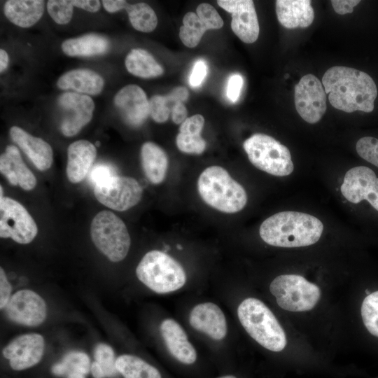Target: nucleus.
I'll use <instances>...</instances> for the list:
<instances>
[{
  "mask_svg": "<svg viewBox=\"0 0 378 378\" xmlns=\"http://www.w3.org/2000/svg\"><path fill=\"white\" fill-rule=\"evenodd\" d=\"M115 176L116 172L113 166L105 163L97 164L90 169L89 181L95 186Z\"/></svg>",
  "mask_w": 378,
  "mask_h": 378,
  "instance_id": "nucleus-40",
  "label": "nucleus"
},
{
  "mask_svg": "<svg viewBox=\"0 0 378 378\" xmlns=\"http://www.w3.org/2000/svg\"><path fill=\"white\" fill-rule=\"evenodd\" d=\"M136 274L140 281L160 294L177 290L186 281L181 264L166 253L157 250L144 255L136 267Z\"/></svg>",
  "mask_w": 378,
  "mask_h": 378,
  "instance_id": "nucleus-5",
  "label": "nucleus"
},
{
  "mask_svg": "<svg viewBox=\"0 0 378 378\" xmlns=\"http://www.w3.org/2000/svg\"><path fill=\"white\" fill-rule=\"evenodd\" d=\"M220 7L231 13V28L244 43L255 42L259 35V23L254 3L251 0H218Z\"/></svg>",
  "mask_w": 378,
  "mask_h": 378,
  "instance_id": "nucleus-15",
  "label": "nucleus"
},
{
  "mask_svg": "<svg viewBox=\"0 0 378 378\" xmlns=\"http://www.w3.org/2000/svg\"><path fill=\"white\" fill-rule=\"evenodd\" d=\"M6 314L13 322L27 326L41 324L46 317L43 299L31 290H20L10 297L5 307Z\"/></svg>",
  "mask_w": 378,
  "mask_h": 378,
  "instance_id": "nucleus-14",
  "label": "nucleus"
},
{
  "mask_svg": "<svg viewBox=\"0 0 378 378\" xmlns=\"http://www.w3.org/2000/svg\"><path fill=\"white\" fill-rule=\"evenodd\" d=\"M12 290L6 273L2 267L0 269V308L4 309L10 298Z\"/></svg>",
  "mask_w": 378,
  "mask_h": 378,
  "instance_id": "nucleus-45",
  "label": "nucleus"
},
{
  "mask_svg": "<svg viewBox=\"0 0 378 378\" xmlns=\"http://www.w3.org/2000/svg\"><path fill=\"white\" fill-rule=\"evenodd\" d=\"M219 378H237V377L233 376V375H225V376H223V377H220Z\"/></svg>",
  "mask_w": 378,
  "mask_h": 378,
  "instance_id": "nucleus-53",
  "label": "nucleus"
},
{
  "mask_svg": "<svg viewBox=\"0 0 378 378\" xmlns=\"http://www.w3.org/2000/svg\"><path fill=\"white\" fill-rule=\"evenodd\" d=\"M66 378H85V375L80 373H70L66 376Z\"/></svg>",
  "mask_w": 378,
  "mask_h": 378,
  "instance_id": "nucleus-52",
  "label": "nucleus"
},
{
  "mask_svg": "<svg viewBox=\"0 0 378 378\" xmlns=\"http://www.w3.org/2000/svg\"><path fill=\"white\" fill-rule=\"evenodd\" d=\"M37 225L27 209L10 197L0 199V236L19 244H29L36 236Z\"/></svg>",
  "mask_w": 378,
  "mask_h": 378,
  "instance_id": "nucleus-9",
  "label": "nucleus"
},
{
  "mask_svg": "<svg viewBox=\"0 0 378 378\" xmlns=\"http://www.w3.org/2000/svg\"><path fill=\"white\" fill-rule=\"evenodd\" d=\"M294 101L297 112L308 123L318 122L326 113V93L313 74L304 75L295 86Z\"/></svg>",
  "mask_w": 378,
  "mask_h": 378,
  "instance_id": "nucleus-11",
  "label": "nucleus"
},
{
  "mask_svg": "<svg viewBox=\"0 0 378 378\" xmlns=\"http://www.w3.org/2000/svg\"><path fill=\"white\" fill-rule=\"evenodd\" d=\"M125 66L130 74L144 78L158 77L164 72L152 55L141 48H134L127 54Z\"/></svg>",
  "mask_w": 378,
  "mask_h": 378,
  "instance_id": "nucleus-28",
  "label": "nucleus"
},
{
  "mask_svg": "<svg viewBox=\"0 0 378 378\" xmlns=\"http://www.w3.org/2000/svg\"><path fill=\"white\" fill-rule=\"evenodd\" d=\"M90 234L96 247L111 261H121L127 255L130 234L124 222L113 212H99L91 223Z\"/></svg>",
  "mask_w": 378,
  "mask_h": 378,
  "instance_id": "nucleus-7",
  "label": "nucleus"
},
{
  "mask_svg": "<svg viewBox=\"0 0 378 378\" xmlns=\"http://www.w3.org/2000/svg\"><path fill=\"white\" fill-rule=\"evenodd\" d=\"M94 193L101 204L111 209L123 211L139 202L143 189L134 178L116 175L96 185Z\"/></svg>",
  "mask_w": 378,
  "mask_h": 378,
  "instance_id": "nucleus-10",
  "label": "nucleus"
},
{
  "mask_svg": "<svg viewBox=\"0 0 378 378\" xmlns=\"http://www.w3.org/2000/svg\"><path fill=\"white\" fill-rule=\"evenodd\" d=\"M90 370L94 378H105L102 369L96 361L92 363Z\"/></svg>",
  "mask_w": 378,
  "mask_h": 378,
  "instance_id": "nucleus-50",
  "label": "nucleus"
},
{
  "mask_svg": "<svg viewBox=\"0 0 378 378\" xmlns=\"http://www.w3.org/2000/svg\"><path fill=\"white\" fill-rule=\"evenodd\" d=\"M288 76H289V75H288V74H286V76H285V78H288Z\"/></svg>",
  "mask_w": 378,
  "mask_h": 378,
  "instance_id": "nucleus-54",
  "label": "nucleus"
},
{
  "mask_svg": "<svg viewBox=\"0 0 378 378\" xmlns=\"http://www.w3.org/2000/svg\"><path fill=\"white\" fill-rule=\"evenodd\" d=\"M66 169L69 181L74 183L83 181L91 169L97 155L95 146L86 140H78L69 146Z\"/></svg>",
  "mask_w": 378,
  "mask_h": 378,
  "instance_id": "nucleus-22",
  "label": "nucleus"
},
{
  "mask_svg": "<svg viewBox=\"0 0 378 378\" xmlns=\"http://www.w3.org/2000/svg\"><path fill=\"white\" fill-rule=\"evenodd\" d=\"M149 111L153 120L159 123L166 122L171 114V109L167 104L165 97L162 95H154L150 98Z\"/></svg>",
  "mask_w": 378,
  "mask_h": 378,
  "instance_id": "nucleus-39",
  "label": "nucleus"
},
{
  "mask_svg": "<svg viewBox=\"0 0 378 378\" xmlns=\"http://www.w3.org/2000/svg\"><path fill=\"white\" fill-rule=\"evenodd\" d=\"M322 84L330 104L346 113L360 111L370 113L374 108L377 89L373 79L365 72L343 66L328 69Z\"/></svg>",
  "mask_w": 378,
  "mask_h": 378,
  "instance_id": "nucleus-1",
  "label": "nucleus"
},
{
  "mask_svg": "<svg viewBox=\"0 0 378 378\" xmlns=\"http://www.w3.org/2000/svg\"><path fill=\"white\" fill-rule=\"evenodd\" d=\"M44 350L43 337L36 333L20 335L10 342L3 350L14 370H23L36 365Z\"/></svg>",
  "mask_w": 378,
  "mask_h": 378,
  "instance_id": "nucleus-16",
  "label": "nucleus"
},
{
  "mask_svg": "<svg viewBox=\"0 0 378 378\" xmlns=\"http://www.w3.org/2000/svg\"><path fill=\"white\" fill-rule=\"evenodd\" d=\"M270 290L278 305L290 312L312 309L321 296L320 288L298 274H282L270 284Z\"/></svg>",
  "mask_w": 378,
  "mask_h": 378,
  "instance_id": "nucleus-8",
  "label": "nucleus"
},
{
  "mask_svg": "<svg viewBox=\"0 0 378 378\" xmlns=\"http://www.w3.org/2000/svg\"><path fill=\"white\" fill-rule=\"evenodd\" d=\"M102 4L105 10L109 13H115L122 9H125L128 3L122 0H104Z\"/></svg>",
  "mask_w": 378,
  "mask_h": 378,
  "instance_id": "nucleus-49",
  "label": "nucleus"
},
{
  "mask_svg": "<svg viewBox=\"0 0 378 378\" xmlns=\"http://www.w3.org/2000/svg\"><path fill=\"white\" fill-rule=\"evenodd\" d=\"M323 231L322 222L303 212L284 211L265 219L259 234L267 244L284 248L310 246L316 243Z\"/></svg>",
  "mask_w": 378,
  "mask_h": 378,
  "instance_id": "nucleus-2",
  "label": "nucleus"
},
{
  "mask_svg": "<svg viewBox=\"0 0 378 378\" xmlns=\"http://www.w3.org/2000/svg\"><path fill=\"white\" fill-rule=\"evenodd\" d=\"M167 104L169 108H172L178 103H183L188 97V91L185 87L179 86L174 88L172 92L165 95Z\"/></svg>",
  "mask_w": 378,
  "mask_h": 378,
  "instance_id": "nucleus-44",
  "label": "nucleus"
},
{
  "mask_svg": "<svg viewBox=\"0 0 378 378\" xmlns=\"http://www.w3.org/2000/svg\"><path fill=\"white\" fill-rule=\"evenodd\" d=\"M9 134L38 169L44 171L51 167L53 153L48 143L17 126L12 127Z\"/></svg>",
  "mask_w": 378,
  "mask_h": 378,
  "instance_id": "nucleus-19",
  "label": "nucleus"
},
{
  "mask_svg": "<svg viewBox=\"0 0 378 378\" xmlns=\"http://www.w3.org/2000/svg\"><path fill=\"white\" fill-rule=\"evenodd\" d=\"M197 190L206 204L221 212H239L247 203L244 187L220 166L209 167L201 173Z\"/></svg>",
  "mask_w": 378,
  "mask_h": 378,
  "instance_id": "nucleus-3",
  "label": "nucleus"
},
{
  "mask_svg": "<svg viewBox=\"0 0 378 378\" xmlns=\"http://www.w3.org/2000/svg\"><path fill=\"white\" fill-rule=\"evenodd\" d=\"M109 47L106 38L95 34L69 38L62 44L64 54L69 56H93L104 53Z\"/></svg>",
  "mask_w": 378,
  "mask_h": 378,
  "instance_id": "nucleus-27",
  "label": "nucleus"
},
{
  "mask_svg": "<svg viewBox=\"0 0 378 378\" xmlns=\"http://www.w3.org/2000/svg\"><path fill=\"white\" fill-rule=\"evenodd\" d=\"M356 149L360 157L378 167V139L362 137L357 141Z\"/></svg>",
  "mask_w": 378,
  "mask_h": 378,
  "instance_id": "nucleus-37",
  "label": "nucleus"
},
{
  "mask_svg": "<svg viewBox=\"0 0 378 378\" xmlns=\"http://www.w3.org/2000/svg\"><path fill=\"white\" fill-rule=\"evenodd\" d=\"M340 191L349 202L358 204L367 200L378 211V177L370 168L357 166L348 170Z\"/></svg>",
  "mask_w": 378,
  "mask_h": 378,
  "instance_id": "nucleus-12",
  "label": "nucleus"
},
{
  "mask_svg": "<svg viewBox=\"0 0 378 378\" xmlns=\"http://www.w3.org/2000/svg\"><path fill=\"white\" fill-rule=\"evenodd\" d=\"M115 367L124 378H162L155 367L133 355L118 356L115 360Z\"/></svg>",
  "mask_w": 378,
  "mask_h": 378,
  "instance_id": "nucleus-29",
  "label": "nucleus"
},
{
  "mask_svg": "<svg viewBox=\"0 0 378 378\" xmlns=\"http://www.w3.org/2000/svg\"><path fill=\"white\" fill-rule=\"evenodd\" d=\"M243 147L251 163L261 171L276 176L293 172L289 149L269 135L255 133L244 141Z\"/></svg>",
  "mask_w": 378,
  "mask_h": 378,
  "instance_id": "nucleus-6",
  "label": "nucleus"
},
{
  "mask_svg": "<svg viewBox=\"0 0 378 378\" xmlns=\"http://www.w3.org/2000/svg\"><path fill=\"white\" fill-rule=\"evenodd\" d=\"M204 125V118L202 115L196 114L181 123L179 132L186 134H200Z\"/></svg>",
  "mask_w": 378,
  "mask_h": 378,
  "instance_id": "nucleus-41",
  "label": "nucleus"
},
{
  "mask_svg": "<svg viewBox=\"0 0 378 378\" xmlns=\"http://www.w3.org/2000/svg\"><path fill=\"white\" fill-rule=\"evenodd\" d=\"M275 6L278 20L286 28H306L313 22L314 13L311 1L277 0Z\"/></svg>",
  "mask_w": 378,
  "mask_h": 378,
  "instance_id": "nucleus-23",
  "label": "nucleus"
},
{
  "mask_svg": "<svg viewBox=\"0 0 378 378\" xmlns=\"http://www.w3.org/2000/svg\"><path fill=\"white\" fill-rule=\"evenodd\" d=\"M160 332L167 349L176 359L187 365L195 362L196 351L179 323L172 318L165 319L160 325Z\"/></svg>",
  "mask_w": 378,
  "mask_h": 378,
  "instance_id": "nucleus-20",
  "label": "nucleus"
},
{
  "mask_svg": "<svg viewBox=\"0 0 378 378\" xmlns=\"http://www.w3.org/2000/svg\"><path fill=\"white\" fill-rule=\"evenodd\" d=\"M237 315L247 333L263 347L278 352L286 346L284 329L262 301L253 298L245 299L238 307Z\"/></svg>",
  "mask_w": 378,
  "mask_h": 378,
  "instance_id": "nucleus-4",
  "label": "nucleus"
},
{
  "mask_svg": "<svg viewBox=\"0 0 378 378\" xmlns=\"http://www.w3.org/2000/svg\"><path fill=\"white\" fill-rule=\"evenodd\" d=\"M44 1L10 0L4 5V14L13 24L27 28L36 24L44 11Z\"/></svg>",
  "mask_w": 378,
  "mask_h": 378,
  "instance_id": "nucleus-25",
  "label": "nucleus"
},
{
  "mask_svg": "<svg viewBox=\"0 0 378 378\" xmlns=\"http://www.w3.org/2000/svg\"><path fill=\"white\" fill-rule=\"evenodd\" d=\"M58 104L63 113L61 131L66 136L78 134L92 118L94 104L88 95L64 92L59 96Z\"/></svg>",
  "mask_w": 378,
  "mask_h": 378,
  "instance_id": "nucleus-13",
  "label": "nucleus"
},
{
  "mask_svg": "<svg viewBox=\"0 0 378 378\" xmlns=\"http://www.w3.org/2000/svg\"><path fill=\"white\" fill-rule=\"evenodd\" d=\"M141 160L148 180L153 184L162 183L168 168V158L164 150L153 142H146L141 146Z\"/></svg>",
  "mask_w": 378,
  "mask_h": 378,
  "instance_id": "nucleus-26",
  "label": "nucleus"
},
{
  "mask_svg": "<svg viewBox=\"0 0 378 378\" xmlns=\"http://www.w3.org/2000/svg\"><path fill=\"white\" fill-rule=\"evenodd\" d=\"M95 361L100 365L105 378L113 377L118 372L115 367V354L113 349L106 344H99L94 349Z\"/></svg>",
  "mask_w": 378,
  "mask_h": 378,
  "instance_id": "nucleus-34",
  "label": "nucleus"
},
{
  "mask_svg": "<svg viewBox=\"0 0 378 378\" xmlns=\"http://www.w3.org/2000/svg\"><path fill=\"white\" fill-rule=\"evenodd\" d=\"M172 121L176 124L183 122L187 118L188 111L183 103H178L171 111Z\"/></svg>",
  "mask_w": 378,
  "mask_h": 378,
  "instance_id": "nucleus-47",
  "label": "nucleus"
},
{
  "mask_svg": "<svg viewBox=\"0 0 378 378\" xmlns=\"http://www.w3.org/2000/svg\"><path fill=\"white\" fill-rule=\"evenodd\" d=\"M189 322L196 330L205 333L216 340L223 339L227 334V322L220 308L212 302L195 305L190 312Z\"/></svg>",
  "mask_w": 378,
  "mask_h": 378,
  "instance_id": "nucleus-18",
  "label": "nucleus"
},
{
  "mask_svg": "<svg viewBox=\"0 0 378 378\" xmlns=\"http://www.w3.org/2000/svg\"><path fill=\"white\" fill-rule=\"evenodd\" d=\"M71 1L74 6L90 13H95L100 8V1L97 0H74Z\"/></svg>",
  "mask_w": 378,
  "mask_h": 378,
  "instance_id": "nucleus-48",
  "label": "nucleus"
},
{
  "mask_svg": "<svg viewBox=\"0 0 378 378\" xmlns=\"http://www.w3.org/2000/svg\"><path fill=\"white\" fill-rule=\"evenodd\" d=\"M183 24L179 31L180 39L188 48L196 47L208 29L197 13L193 12L187 13L184 15Z\"/></svg>",
  "mask_w": 378,
  "mask_h": 378,
  "instance_id": "nucleus-32",
  "label": "nucleus"
},
{
  "mask_svg": "<svg viewBox=\"0 0 378 378\" xmlns=\"http://www.w3.org/2000/svg\"><path fill=\"white\" fill-rule=\"evenodd\" d=\"M114 104L126 122L133 127L142 125L150 115L146 94L136 85H128L119 90Z\"/></svg>",
  "mask_w": 378,
  "mask_h": 378,
  "instance_id": "nucleus-17",
  "label": "nucleus"
},
{
  "mask_svg": "<svg viewBox=\"0 0 378 378\" xmlns=\"http://www.w3.org/2000/svg\"><path fill=\"white\" fill-rule=\"evenodd\" d=\"M9 58L8 53L4 50H0V71L3 72L8 66Z\"/></svg>",
  "mask_w": 378,
  "mask_h": 378,
  "instance_id": "nucleus-51",
  "label": "nucleus"
},
{
  "mask_svg": "<svg viewBox=\"0 0 378 378\" xmlns=\"http://www.w3.org/2000/svg\"><path fill=\"white\" fill-rule=\"evenodd\" d=\"M176 143L178 148L186 153L200 155L206 148V141L200 134H186L178 133Z\"/></svg>",
  "mask_w": 378,
  "mask_h": 378,
  "instance_id": "nucleus-36",
  "label": "nucleus"
},
{
  "mask_svg": "<svg viewBox=\"0 0 378 378\" xmlns=\"http://www.w3.org/2000/svg\"><path fill=\"white\" fill-rule=\"evenodd\" d=\"M243 83V78L239 74H232L229 77L226 93L227 98L232 102H235L239 99Z\"/></svg>",
  "mask_w": 378,
  "mask_h": 378,
  "instance_id": "nucleus-42",
  "label": "nucleus"
},
{
  "mask_svg": "<svg viewBox=\"0 0 378 378\" xmlns=\"http://www.w3.org/2000/svg\"><path fill=\"white\" fill-rule=\"evenodd\" d=\"M197 15L206 25L208 29H218L223 27V21L211 4L206 3L200 4L196 10Z\"/></svg>",
  "mask_w": 378,
  "mask_h": 378,
  "instance_id": "nucleus-38",
  "label": "nucleus"
},
{
  "mask_svg": "<svg viewBox=\"0 0 378 378\" xmlns=\"http://www.w3.org/2000/svg\"><path fill=\"white\" fill-rule=\"evenodd\" d=\"M360 1L358 0H332L330 3L332 6L337 14L344 15L351 13L354 10V7L357 6Z\"/></svg>",
  "mask_w": 378,
  "mask_h": 378,
  "instance_id": "nucleus-46",
  "label": "nucleus"
},
{
  "mask_svg": "<svg viewBox=\"0 0 378 378\" xmlns=\"http://www.w3.org/2000/svg\"><path fill=\"white\" fill-rule=\"evenodd\" d=\"M91 365L88 356L80 351H71L64 356L62 360L52 366V372L57 376H66L70 373L86 375Z\"/></svg>",
  "mask_w": 378,
  "mask_h": 378,
  "instance_id": "nucleus-31",
  "label": "nucleus"
},
{
  "mask_svg": "<svg viewBox=\"0 0 378 378\" xmlns=\"http://www.w3.org/2000/svg\"><path fill=\"white\" fill-rule=\"evenodd\" d=\"M47 9L50 16L56 23L65 24L71 20L74 6L71 1L50 0L47 3Z\"/></svg>",
  "mask_w": 378,
  "mask_h": 378,
  "instance_id": "nucleus-35",
  "label": "nucleus"
},
{
  "mask_svg": "<svg viewBox=\"0 0 378 378\" xmlns=\"http://www.w3.org/2000/svg\"><path fill=\"white\" fill-rule=\"evenodd\" d=\"M102 77L90 69H74L63 74L57 80L59 89L76 90L83 94L95 95L103 90Z\"/></svg>",
  "mask_w": 378,
  "mask_h": 378,
  "instance_id": "nucleus-24",
  "label": "nucleus"
},
{
  "mask_svg": "<svg viewBox=\"0 0 378 378\" xmlns=\"http://www.w3.org/2000/svg\"><path fill=\"white\" fill-rule=\"evenodd\" d=\"M361 316L367 330L378 337V290L369 294L361 305Z\"/></svg>",
  "mask_w": 378,
  "mask_h": 378,
  "instance_id": "nucleus-33",
  "label": "nucleus"
},
{
  "mask_svg": "<svg viewBox=\"0 0 378 378\" xmlns=\"http://www.w3.org/2000/svg\"><path fill=\"white\" fill-rule=\"evenodd\" d=\"M0 171L11 185H19L25 190H31L36 185L35 176L26 166L15 146H8L1 155Z\"/></svg>",
  "mask_w": 378,
  "mask_h": 378,
  "instance_id": "nucleus-21",
  "label": "nucleus"
},
{
  "mask_svg": "<svg viewBox=\"0 0 378 378\" xmlns=\"http://www.w3.org/2000/svg\"><path fill=\"white\" fill-rule=\"evenodd\" d=\"M207 72V66L204 60H197L192 68L189 78V84L192 88L198 87L203 82Z\"/></svg>",
  "mask_w": 378,
  "mask_h": 378,
  "instance_id": "nucleus-43",
  "label": "nucleus"
},
{
  "mask_svg": "<svg viewBox=\"0 0 378 378\" xmlns=\"http://www.w3.org/2000/svg\"><path fill=\"white\" fill-rule=\"evenodd\" d=\"M132 26L137 31L150 32L158 24V18L153 8L146 3L128 4L125 8Z\"/></svg>",
  "mask_w": 378,
  "mask_h": 378,
  "instance_id": "nucleus-30",
  "label": "nucleus"
}]
</instances>
